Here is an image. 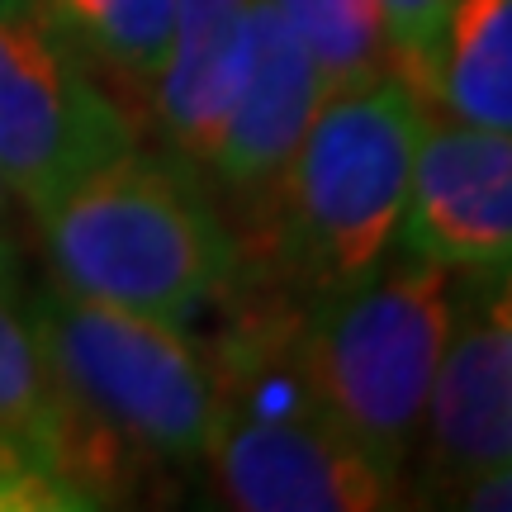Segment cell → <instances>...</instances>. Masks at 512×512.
<instances>
[{"label":"cell","mask_w":512,"mask_h":512,"mask_svg":"<svg viewBox=\"0 0 512 512\" xmlns=\"http://www.w3.org/2000/svg\"><path fill=\"white\" fill-rule=\"evenodd\" d=\"M422 128L408 76L323 95L266 200L233 223V280L318 309L380 271L399 252Z\"/></svg>","instance_id":"cell-1"},{"label":"cell","mask_w":512,"mask_h":512,"mask_svg":"<svg viewBox=\"0 0 512 512\" xmlns=\"http://www.w3.org/2000/svg\"><path fill=\"white\" fill-rule=\"evenodd\" d=\"M48 280L114 309L190 328L238 271L214 190L162 147H128L34 214Z\"/></svg>","instance_id":"cell-2"},{"label":"cell","mask_w":512,"mask_h":512,"mask_svg":"<svg viewBox=\"0 0 512 512\" xmlns=\"http://www.w3.org/2000/svg\"><path fill=\"white\" fill-rule=\"evenodd\" d=\"M19 309L67 403L119 460L133 494L152 479L204 470L219 399L185 328L81 299L53 280L24 285Z\"/></svg>","instance_id":"cell-3"},{"label":"cell","mask_w":512,"mask_h":512,"mask_svg":"<svg viewBox=\"0 0 512 512\" xmlns=\"http://www.w3.org/2000/svg\"><path fill=\"white\" fill-rule=\"evenodd\" d=\"M456 271L399 252L361 285L309 309V366L342 432L408 494L427 394L456 332Z\"/></svg>","instance_id":"cell-4"},{"label":"cell","mask_w":512,"mask_h":512,"mask_svg":"<svg viewBox=\"0 0 512 512\" xmlns=\"http://www.w3.org/2000/svg\"><path fill=\"white\" fill-rule=\"evenodd\" d=\"M138 138V110L34 5L0 10V181L19 209H48Z\"/></svg>","instance_id":"cell-5"},{"label":"cell","mask_w":512,"mask_h":512,"mask_svg":"<svg viewBox=\"0 0 512 512\" xmlns=\"http://www.w3.org/2000/svg\"><path fill=\"white\" fill-rule=\"evenodd\" d=\"M204 470L242 512H380L408 503L403 484L328 418L219 422Z\"/></svg>","instance_id":"cell-6"},{"label":"cell","mask_w":512,"mask_h":512,"mask_svg":"<svg viewBox=\"0 0 512 512\" xmlns=\"http://www.w3.org/2000/svg\"><path fill=\"white\" fill-rule=\"evenodd\" d=\"M399 252L451 271H494L512 261V133L427 119L413 157Z\"/></svg>","instance_id":"cell-7"},{"label":"cell","mask_w":512,"mask_h":512,"mask_svg":"<svg viewBox=\"0 0 512 512\" xmlns=\"http://www.w3.org/2000/svg\"><path fill=\"white\" fill-rule=\"evenodd\" d=\"M323 100L318 72L299 48L290 24L275 15L271 0H252V48L238 76L233 105L223 114L214 152L204 162V185L223 204L228 223L247 219L266 200L275 176L299 147L313 110Z\"/></svg>","instance_id":"cell-8"},{"label":"cell","mask_w":512,"mask_h":512,"mask_svg":"<svg viewBox=\"0 0 512 512\" xmlns=\"http://www.w3.org/2000/svg\"><path fill=\"white\" fill-rule=\"evenodd\" d=\"M512 460V328L470 318L441 351L427 394L418 451L408 465V494L441 503L456 484Z\"/></svg>","instance_id":"cell-9"},{"label":"cell","mask_w":512,"mask_h":512,"mask_svg":"<svg viewBox=\"0 0 512 512\" xmlns=\"http://www.w3.org/2000/svg\"><path fill=\"white\" fill-rule=\"evenodd\" d=\"M252 48V0H176L171 48L143 114L157 128L162 152L185 162L204 181L223 114Z\"/></svg>","instance_id":"cell-10"},{"label":"cell","mask_w":512,"mask_h":512,"mask_svg":"<svg viewBox=\"0 0 512 512\" xmlns=\"http://www.w3.org/2000/svg\"><path fill=\"white\" fill-rule=\"evenodd\" d=\"M0 432L24 441L81 498V508H114L138 498L119 460L95 441L81 413L67 403L38 347L29 313L10 294H0Z\"/></svg>","instance_id":"cell-11"},{"label":"cell","mask_w":512,"mask_h":512,"mask_svg":"<svg viewBox=\"0 0 512 512\" xmlns=\"http://www.w3.org/2000/svg\"><path fill=\"white\" fill-rule=\"evenodd\" d=\"M403 76L427 114L512 133V0H460Z\"/></svg>","instance_id":"cell-12"},{"label":"cell","mask_w":512,"mask_h":512,"mask_svg":"<svg viewBox=\"0 0 512 512\" xmlns=\"http://www.w3.org/2000/svg\"><path fill=\"white\" fill-rule=\"evenodd\" d=\"M34 10L86 57L128 105H147L176 24V0H34Z\"/></svg>","instance_id":"cell-13"},{"label":"cell","mask_w":512,"mask_h":512,"mask_svg":"<svg viewBox=\"0 0 512 512\" xmlns=\"http://www.w3.org/2000/svg\"><path fill=\"white\" fill-rule=\"evenodd\" d=\"M271 5L309 53L323 95L403 76V57L384 24L380 0H271Z\"/></svg>","instance_id":"cell-14"},{"label":"cell","mask_w":512,"mask_h":512,"mask_svg":"<svg viewBox=\"0 0 512 512\" xmlns=\"http://www.w3.org/2000/svg\"><path fill=\"white\" fill-rule=\"evenodd\" d=\"M81 498L24 446L0 432V512H76Z\"/></svg>","instance_id":"cell-15"},{"label":"cell","mask_w":512,"mask_h":512,"mask_svg":"<svg viewBox=\"0 0 512 512\" xmlns=\"http://www.w3.org/2000/svg\"><path fill=\"white\" fill-rule=\"evenodd\" d=\"M460 0H380L384 10V24H389V34H394V48L403 57V72L408 67H418L427 48L437 43L441 24L446 15L456 10Z\"/></svg>","instance_id":"cell-16"},{"label":"cell","mask_w":512,"mask_h":512,"mask_svg":"<svg viewBox=\"0 0 512 512\" xmlns=\"http://www.w3.org/2000/svg\"><path fill=\"white\" fill-rule=\"evenodd\" d=\"M441 503H456V508H479V512H512V460L498 465V470H484V475L456 484Z\"/></svg>","instance_id":"cell-17"},{"label":"cell","mask_w":512,"mask_h":512,"mask_svg":"<svg viewBox=\"0 0 512 512\" xmlns=\"http://www.w3.org/2000/svg\"><path fill=\"white\" fill-rule=\"evenodd\" d=\"M29 280H24V242H19L15 223H0V294L19 299Z\"/></svg>","instance_id":"cell-18"},{"label":"cell","mask_w":512,"mask_h":512,"mask_svg":"<svg viewBox=\"0 0 512 512\" xmlns=\"http://www.w3.org/2000/svg\"><path fill=\"white\" fill-rule=\"evenodd\" d=\"M15 214H19V200L10 195V185L0 181V223H15Z\"/></svg>","instance_id":"cell-19"},{"label":"cell","mask_w":512,"mask_h":512,"mask_svg":"<svg viewBox=\"0 0 512 512\" xmlns=\"http://www.w3.org/2000/svg\"><path fill=\"white\" fill-rule=\"evenodd\" d=\"M19 5H34V0H0V10H19Z\"/></svg>","instance_id":"cell-20"}]
</instances>
